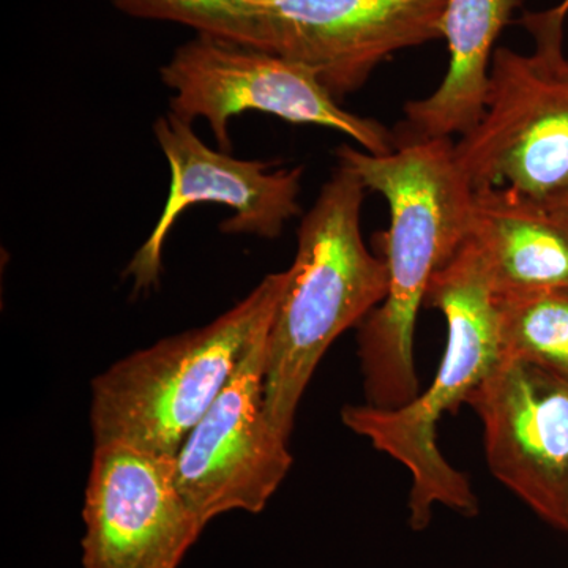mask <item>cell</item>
I'll use <instances>...</instances> for the list:
<instances>
[{
    "instance_id": "1",
    "label": "cell",
    "mask_w": 568,
    "mask_h": 568,
    "mask_svg": "<svg viewBox=\"0 0 568 568\" xmlns=\"http://www.w3.org/2000/svg\"><path fill=\"white\" fill-rule=\"evenodd\" d=\"M335 155L390 211L383 257L387 295L358 324L357 354L366 405L405 406L420 394L414 358L418 310L437 272L469 239L474 189L448 138L396 141L383 155L342 145Z\"/></svg>"
},
{
    "instance_id": "2",
    "label": "cell",
    "mask_w": 568,
    "mask_h": 568,
    "mask_svg": "<svg viewBox=\"0 0 568 568\" xmlns=\"http://www.w3.org/2000/svg\"><path fill=\"white\" fill-rule=\"evenodd\" d=\"M366 190L338 163L297 231L294 263L268 328L265 366V413L286 439L321 358L387 295L386 263L362 235Z\"/></svg>"
},
{
    "instance_id": "3",
    "label": "cell",
    "mask_w": 568,
    "mask_h": 568,
    "mask_svg": "<svg viewBox=\"0 0 568 568\" xmlns=\"http://www.w3.org/2000/svg\"><path fill=\"white\" fill-rule=\"evenodd\" d=\"M425 305L439 310L447 323V345L433 383L405 406L347 405L343 424L372 443L410 476L409 525L428 528L433 508L463 517L478 514V499L465 474L437 447V424L466 403L504 358L497 324L496 293L487 261L473 239L440 268L426 291Z\"/></svg>"
},
{
    "instance_id": "4",
    "label": "cell",
    "mask_w": 568,
    "mask_h": 568,
    "mask_svg": "<svg viewBox=\"0 0 568 568\" xmlns=\"http://www.w3.org/2000/svg\"><path fill=\"white\" fill-rule=\"evenodd\" d=\"M286 271L211 324L126 355L92 383L93 446L126 444L175 457L226 386L254 338L272 323Z\"/></svg>"
},
{
    "instance_id": "5",
    "label": "cell",
    "mask_w": 568,
    "mask_h": 568,
    "mask_svg": "<svg viewBox=\"0 0 568 568\" xmlns=\"http://www.w3.org/2000/svg\"><path fill=\"white\" fill-rule=\"evenodd\" d=\"M568 14L526 11L519 24L534 50L497 47L484 112L455 141V156L474 190L510 186L540 204L568 189Z\"/></svg>"
},
{
    "instance_id": "6",
    "label": "cell",
    "mask_w": 568,
    "mask_h": 568,
    "mask_svg": "<svg viewBox=\"0 0 568 568\" xmlns=\"http://www.w3.org/2000/svg\"><path fill=\"white\" fill-rule=\"evenodd\" d=\"M160 73L174 91L171 112L190 123L207 121L223 152L231 149V119L245 111L335 130L376 155L396 148L387 126L346 111L312 70L274 52L197 36L179 48Z\"/></svg>"
},
{
    "instance_id": "7",
    "label": "cell",
    "mask_w": 568,
    "mask_h": 568,
    "mask_svg": "<svg viewBox=\"0 0 568 568\" xmlns=\"http://www.w3.org/2000/svg\"><path fill=\"white\" fill-rule=\"evenodd\" d=\"M268 328L174 457L178 487L205 526L230 511H263L293 466L290 439L265 413Z\"/></svg>"
},
{
    "instance_id": "8",
    "label": "cell",
    "mask_w": 568,
    "mask_h": 568,
    "mask_svg": "<svg viewBox=\"0 0 568 568\" xmlns=\"http://www.w3.org/2000/svg\"><path fill=\"white\" fill-rule=\"evenodd\" d=\"M82 521V568H179L205 528L174 458L126 444L93 446Z\"/></svg>"
},
{
    "instance_id": "9",
    "label": "cell",
    "mask_w": 568,
    "mask_h": 568,
    "mask_svg": "<svg viewBox=\"0 0 568 568\" xmlns=\"http://www.w3.org/2000/svg\"><path fill=\"white\" fill-rule=\"evenodd\" d=\"M484 426L497 481L548 525L568 534V379L504 357L467 396Z\"/></svg>"
},
{
    "instance_id": "10",
    "label": "cell",
    "mask_w": 568,
    "mask_h": 568,
    "mask_svg": "<svg viewBox=\"0 0 568 568\" xmlns=\"http://www.w3.org/2000/svg\"><path fill=\"white\" fill-rule=\"evenodd\" d=\"M446 0H263L265 51L301 63L336 100L396 52L440 39Z\"/></svg>"
},
{
    "instance_id": "11",
    "label": "cell",
    "mask_w": 568,
    "mask_h": 568,
    "mask_svg": "<svg viewBox=\"0 0 568 568\" xmlns=\"http://www.w3.org/2000/svg\"><path fill=\"white\" fill-rule=\"evenodd\" d=\"M153 132L170 164L171 185L162 216L126 265L134 293H148L159 284L164 242L190 205H227L234 215L220 224L222 233L263 239L278 237L284 224L301 215L304 168L271 171L267 163L212 151L193 132L192 123L174 112L160 118Z\"/></svg>"
},
{
    "instance_id": "12",
    "label": "cell",
    "mask_w": 568,
    "mask_h": 568,
    "mask_svg": "<svg viewBox=\"0 0 568 568\" xmlns=\"http://www.w3.org/2000/svg\"><path fill=\"white\" fill-rule=\"evenodd\" d=\"M519 0H446L440 39L446 40V77L436 91L405 106L398 141L463 136L484 112L496 41Z\"/></svg>"
},
{
    "instance_id": "13",
    "label": "cell",
    "mask_w": 568,
    "mask_h": 568,
    "mask_svg": "<svg viewBox=\"0 0 568 568\" xmlns=\"http://www.w3.org/2000/svg\"><path fill=\"white\" fill-rule=\"evenodd\" d=\"M470 239L496 295L568 290V222L510 186L474 190Z\"/></svg>"
},
{
    "instance_id": "14",
    "label": "cell",
    "mask_w": 568,
    "mask_h": 568,
    "mask_svg": "<svg viewBox=\"0 0 568 568\" xmlns=\"http://www.w3.org/2000/svg\"><path fill=\"white\" fill-rule=\"evenodd\" d=\"M504 357L568 379V290L496 295Z\"/></svg>"
},
{
    "instance_id": "15",
    "label": "cell",
    "mask_w": 568,
    "mask_h": 568,
    "mask_svg": "<svg viewBox=\"0 0 568 568\" xmlns=\"http://www.w3.org/2000/svg\"><path fill=\"white\" fill-rule=\"evenodd\" d=\"M119 10L145 20L173 21L216 37L264 50L263 0H112Z\"/></svg>"
},
{
    "instance_id": "16",
    "label": "cell",
    "mask_w": 568,
    "mask_h": 568,
    "mask_svg": "<svg viewBox=\"0 0 568 568\" xmlns=\"http://www.w3.org/2000/svg\"><path fill=\"white\" fill-rule=\"evenodd\" d=\"M548 207L551 209V211L558 213L559 216H562V219L567 220L568 222V189L566 192L560 194L558 200H555L551 204H548Z\"/></svg>"
},
{
    "instance_id": "17",
    "label": "cell",
    "mask_w": 568,
    "mask_h": 568,
    "mask_svg": "<svg viewBox=\"0 0 568 568\" xmlns=\"http://www.w3.org/2000/svg\"><path fill=\"white\" fill-rule=\"evenodd\" d=\"M558 7L560 10L566 11V13L568 14V0H560Z\"/></svg>"
}]
</instances>
